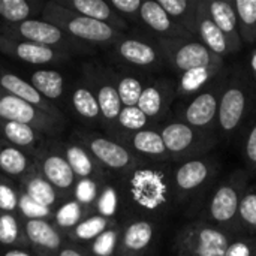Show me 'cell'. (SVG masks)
Returning a JSON list of instances; mask_svg holds the SVG:
<instances>
[{"label":"cell","instance_id":"cell-1","mask_svg":"<svg viewBox=\"0 0 256 256\" xmlns=\"http://www.w3.org/2000/svg\"><path fill=\"white\" fill-rule=\"evenodd\" d=\"M255 98V82L246 68H230L218 111L219 141H231L246 123Z\"/></svg>","mask_w":256,"mask_h":256},{"label":"cell","instance_id":"cell-2","mask_svg":"<svg viewBox=\"0 0 256 256\" xmlns=\"http://www.w3.org/2000/svg\"><path fill=\"white\" fill-rule=\"evenodd\" d=\"M124 189L136 208L162 213L174 201L172 171L160 164L144 160L124 176Z\"/></svg>","mask_w":256,"mask_h":256},{"label":"cell","instance_id":"cell-3","mask_svg":"<svg viewBox=\"0 0 256 256\" xmlns=\"http://www.w3.org/2000/svg\"><path fill=\"white\" fill-rule=\"evenodd\" d=\"M42 20L54 24L69 38L87 46H112L124 33L117 32L111 26L78 15L72 10L64 9L54 0L46 2L42 9Z\"/></svg>","mask_w":256,"mask_h":256},{"label":"cell","instance_id":"cell-4","mask_svg":"<svg viewBox=\"0 0 256 256\" xmlns=\"http://www.w3.org/2000/svg\"><path fill=\"white\" fill-rule=\"evenodd\" d=\"M249 177L248 170L242 168L228 174L212 190L202 212V220L232 234H238L237 214L240 201L249 188Z\"/></svg>","mask_w":256,"mask_h":256},{"label":"cell","instance_id":"cell-5","mask_svg":"<svg viewBox=\"0 0 256 256\" xmlns=\"http://www.w3.org/2000/svg\"><path fill=\"white\" fill-rule=\"evenodd\" d=\"M228 70L230 69L225 68L216 76V80L198 94L180 100V104L174 110L172 117L207 135L218 136V111Z\"/></svg>","mask_w":256,"mask_h":256},{"label":"cell","instance_id":"cell-6","mask_svg":"<svg viewBox=\"0 0 256 256\" xmlns=\"http://www.w3.org/2000/svg\"><path fill=\"white\" fill-rule=\"evenodd\" d=\"M164 138L171 162H186L206 156L219 144V138L207 135L176 117H170L156 126Z\"/></svg>","mask_w":256,"mask_h":256},{"label":"cell","instance_id":"cell-7","mask_svg":"<svg viewBox=\"0 0 256 256\" xmlns=\"http://www.w3.org/2000/svg\"><path fill=\"white\" fill-rule=\"evenodd\" d=\"M234 236L202 219L194 220L176 237L177 256H225Z\"/></svg>","mask_w":256,"mask_h":256},{"label":"cell","instance_id":"cell-8","mask_svg":"<svg viewBox=\"0 0 256 256\" xmlns=\"http://www.w3.org/2000/svg\"><path fill=\"white\" fill-rule=\"evenodd\" d=\"M111 52L124 69L146 75L159 72L165 64L159 42L150 34H123L111 46Z\"/></svg>","mask_w":256,"mask_h":256},{"label":"cell","instance_id":"cell-9","mask_svg":"<svg viewBox=\"0 0 256 256\" xmlns=\"http://www.w3.org/2000/svg\"><path fill=\"white\" fill-rule=\"evenodd\" d=\"M76 141L90 152V154L106 172H116L124 177L144 162V159L138 158L129 147L111 138L110 135L78 132Z\"/></svg>","mask_w":256,"mask_h":256},{"label":"cell","instance_id":"cell-10","mask_svg":"<svg viewBox=\"0 0 256 256\" xmlns=\"http://www.w3.org/2000/svg\"><path fill=\"white\" fill-rule=\"evenodd\" d=\"M158 42L164 54L165 64H168L170 69L177 76L192 69L213 66V64H225L222 57L212 52L195 36L166 39Z\"/></svg>","mask_w":256,"mask_h":256},{"label":"cell","instance_id":"cell-11","mask_svg":"<svg viewBox=\"0 0 256 256\" xmlns=\"http://www.w3.org/2000/svg\"><path fill=\"white\" fill-rule=\"evenodd\" d=\"M0 34L34 42L44 46L58 50L66 54H70V51H86L81 44H78L76 40L69 38L64 32H62L58 27L42 18L40 20L30 18L18 24H2Z\"/></svg>","mask_w":256,"mask_h":256},{"label":"cell","instance_id":"cell-12","mask_svg":"<svg viewBox=\"0 0 256 256\" xmlns=\"http://www.w3.org/2000/svg\"><path fill=\"white\" fill-rule=\"evenodd\" d=\"M218 162L208 156L178 164L172 171V190L177 204L188 202L198 196L218 174Z\"/></svg>","mask_w":256,"mask_h":256},{"label":"cell","instance_id":"cell-13","mask_svg":"<svg viewBox=\"0 0 256 256\" xmlns=\"http://www.w3.org/2000/svg\"><path fill=\"white\" fill-rule=\"evenodd\" d=\"M86 80L92 86L99 110H100V122L102 128L111 138L117 129V120L122 112V100L117 92L114 69L104 66H88L86 70Z\"/></svg>","mask_w":256,"mask_h":256},{"label":"cell","instance_id":"cell-14","mask_svg":"<svg viewBox=\"0 0 256 256\" xmlns=\"http://www.w3.org/2000/svg\"><path fill=\"white\" fill-rule=\"evenodd\" d=\"M36 170L44 176V178L54 186L60 196L66 201L74 196V190L78 178L75 177L63 150L58 144L46 146L44 142L38 152L33 154Z\"/></svg>","mask_w":256,"mask_h":256},{"label":"cell","instance_id":"cell-15","mask_svg":"<svg viewBox=\"0 0 256 256\" xmlns=\"http://www.w3.org/2000/svg\"><path fill=\"white\" fill-rule=\"evenodd\" d=\"M176 82L168 76H152L138 100V108L158 126L171 117V108L176 100Z\"/></svg>","mask_w":256,"mask_h":256},{"label":"cell","instance_id":"cell-16","mask_svg":"<svg viewBox=\"0 0 256 256\" xmlns=\"http://www.w3.org/2000/svg\"><path fill=\"white\" fill-rule=\"evenodd\" d=\"M0 122H16L33 126L44 135L57 134L63 123L48 117L33 105L0 90Z\"/></svg>","mask_w":256,"mask_h":256},{"label":"cell","instance_id":"cell-17","mask_svg":"<svg viewBox=\"0 0 256 256\" xmlns=\"http://www.w3.org/2000/svg\"><path fill=\"white\" fill-rule=\"evenodd\" d=\"M0 52L4 54L6 57L28 64H51V63L66 62L70 56L50 46L9 38L4 34H0Z\"/></svg>","mask_w":256,"mask_h":256},{"label":"cell","instance_id":"cell-18","mask_svg":"<svg viewBox=\"0 0 256 256\" xmlns=\"http://www.w3.org/2000/svg\"><path fill=\"white\" fill-rule=\"evenodd\" d=\"M156 225L146 218H132L120 226L116 256H146L154 242Z\"/></svg>","mask_w":256,"mask_h":256},{"label":"cell","instance_id":"cell-19","mask_svg":"<svg viewBox=\"0 0 256 256\" xmlns=\"http://www.w3.org/2000/svg\"><path fill=\"white\" fill-rule=\"evenodd\" d=\"M24 232L28 249L38 256H57L69 243L66 234L52 220H24Z\"/></svg>","mask_w":256,"mask_h":256},{"label":"cell","instance_id":"cell-20","mask_svg":"<svg viewBox=\"0 0 256 256\" xmlns=\"http://www.w3.org/2000/svg\"><path fill=\"white\" fill-rule=\"evenodd\" d=\"M0 90L33 105L39 111L45 112L48 117L63 123V116L52 102H50L44 96H40L27 80L21 78L20 75L14 74L12 70L6 69L3 66H0Z\"/></svg>","mask_w":256,"mask_h":256},{"label":"cell","instance_id":"cell-21","mask_svg":"<svg viewBox=\"0 0 256 256\" xmlns=\"http://www.w3.org/2000/svg\"><path fill=\"white\" fill-rule=\"evenodd\" d=\"M140 22L146 27L150 36L156 40L177 39L192 36L183 26L174 21L158 3V0H146L142 2L140 12Z\"/></svg>","mask_w":256,"mask_h":256},{"label":"cell","instance_id":"cell-22","mask_svg":"<svg viewBox=\"0 0 256 256\" xmlns=\"http://www.w3.org/2000/svg\"><path fill=\"white\" fill-rule=\"evenodd\" d=\"M122 144L129 147L138 158L156 162V164H168L171 162V158L166 152L164 138L156 126L142 129L140 132L130 134L126 136Z\"/></svg>","mask_w":256,"mask_h":256},{"label":"cell","instance_id":"cell-23","mask_svg":"<svg viewBox=\"0 0 256 256\" xmlns=\"http://www.w3.org/2000/svg\"><path fill=\"white\" fill-rule=\"evenodd\" d=\"M60 147L78 180H93L99 184L106 183L108 172L96 162V159L81 142L69 141Z\"/></svg>","mask_w":256,"mask_h":256},{"label":"cell","instance_id":"cell-24","mask_svg":"<svg viewBox=\"0 0 256 256\" xmlns=\"http://www.w3.org/2000/svg\"><path fill=\"white\" fill-rule=\"evenodd\" d=\"M57 4L78 15L105 22L120 33H124L129 24L112 9L110 2L105 0H54Z\"/></svg>","mask_w":256,"mask_h":256},{"label":"cell","instance_id":"cell-25","mask_svg":"<svg viewBox=\"0 0 256 256\" xmlns=\"http://www.w3.org/2000/svg\"><path fill=\"white\" fill-rule=\"evenodd\" d=\"M192 34L202 42L212 52H214L219 57H225L232 52L230 42L220 32V28L214 24L212 20L206 0H198V12L195 20V27Z\"/></svg>","mask_w":256,"mask_h":256},{"label":"cell","instance_id":"cell-26","mask_svg":"<svg viewBox=\"0 0 256 256\" xmlns=\"http://www.w3.org/2000/svg\"><path fill=\"white\" fill-rule=\"evenodd\" d=\"M208 14L214 24L220 28L224 36L231 45L232 52H237L243 46V40L238 32L237 15L232 2L230 0H206Z\"/></svg>","mask_w":256,"mask_h":256},{"label":"cell","instance_id":"cell-27","mask_svg":"<svg viewBox=\"0 0 256 256\" xmlns=\"http://www.w3.org/2000/svg\"><path fill=\"white\" fill-rule=\"evenodd\" d=\"M34 159L24 150L0 138V174L20 182L34 170Z\"/></svg>","mask_w":256,"mask_h":256},{"label":"cell","instance_id":"cell-28","mask_svg":"<svg viewBox=\"0 0 256 256\" xmlns=\"http://www.w3.org/2000/svg\"><path fill=\"white\" fill-rule=\"evenodd\" d=\"M224 69H225V64H213V66H204V68L192 69L186 74H182L180 76H177L176 96L180 100H184L198 94L210 82H213Z\"/></svg>","mask_w":256,"mask_h":256},{"label":"cell","instance_id":"cell-29","mask_svg":"<svg viewBox=\"0 0 256 256\" xmlns=\"http://www.w3.org/2000/svg\"><path fill=\"white\" fill-rule=\"evenodd\" d=\"M44 136L45 135L33 126L16 122H0V138L32 156L45 142Z\"/></svg>","mask_w":256,"mask_h":256},{"label":"cell","instance_id":"cell-30","mask_svg":"<svg viewBox=\"0 0 256 256\" xmlns=\"http://www.w3.org/2000/svg\"><path fill=\"white\" fill-rule=\"evenodd\" d=\"M18 184L24 194H27L32 200H34L36 202H39L48 208L57 210L62 206V202L64 201L60 196V194L54 189V186L51 183H48L36 168L30 174L22 177L18 182Z\"/></svg>","mask_w":256,"mask_h":256},{"label":"cell","instance_id":"cell-31","mask_svg":"<svg viewBox=\"0 0 256 256\" xmlns=\"http://www.w3.org/2000/svg\"><path fill=\"white\" fill-rule=\"evenodd\" d=\"M72 106L75 114L87 124H99L100 122V110L96 99V94L92 88V86L87 82V80L76 82V86L72 88L70 94Z\"/></svg>","mask_w":256,"mask_h":256},{"label":"cell","instance_id":"cell-32","mask_svg":"<svg viewBox=\"0 0 256 256\" xmlns=\"http://www.w3.org/2000/svg\"><path fill=\"white\" fill-rule=\"evenodd\" d=\"M117 92L123 106H136L138 100L142 94V90L152 75H146L141 72H135L130 69L114 70Z\"/></svg>","mask_w":256,"mask_h":256},{"label":"cell","instance_id":"cell-33","mask_svg":"<svg viewBox=\"0 0 256 256\" xmlns=\"http://www.w3.org/2000/svg\"><path fill=\"white\" fill-rule=\"evenodd\" d=\"M116 225H118L117 219H110L98 213H93L87 216L82 222H80L72 231H69L66 237L74 244H90L99 236H102L105 231Z\"/></svg>","mask_w":256,"mask_h":256},{"label":"cell","instance_id":"cell-34","mask_svg":"<svg viewBox=\"0 0 256 256\" xmlns=\"http://www.w3.org/2000/svg\"><path fill=\"white\" fill-rule=\"evenodd\" d=\"M36 92L46 100L52 102L62 99L64 92V78L60 70L56 69H38L30 74L27 80Z\"/></svg>","mask_w":256,"mask_h":256},{"label":"cell","instance_id":"cell-35","mask_svg":"<svg viewBox=\"0 0 256 256\" xmlns=\"http://www.w3.org/2000/svg\"><path fill=\"white\" fill-rule=\"evenodd\" d=\"M0 246L4 249H28L24 220L18 214L0 212Z\"/></svg>","mask_w":256,"mask_h":256},{"label":"cell","instance_id":"cell-36","mask_svg":"<svg viewBox=\"0 0 256 256\" xmlns=\"http://www.w3.org/2000/svg\"><path fill=\"white\" fill-rule=\"evenodd\" d=\"M94 208L86 207L76 200L70 198L62 202V206L56 210L52 222L57 225L58 230H62L64 234L72 231L80 222H82L87 216L93 214Z\"/></svg>","mask_w":256,"mask_h":256},{"label":"cell","instance_id":"cell-37","mask_svg":"<svg viewBox=\"0 0 256 256\" xmlns=\"http://www.w3.org/2000/svg\"><path fill=\"white\" fill-rule=\"evenodd\" d=\"M152 126H154V124L148 120V117L138 106H123L122 112L118 116L117 129H116V134L112 138L117 140L118 142H122L130 134L140 132L142 129L152 128Z\"/></svg>","mask_w":256,"mask_h":256},{"label":"cell","instance_id":"cell-38","mask_svg":"<svg viewBox=\"0 0 256 256\" xmlns=\"http://www.w3.org/2000/svg\"><path fill=\"white\" fill-rule=\"evenodd\" d=\"M158 3L174 21L192 34L198 12V0H158Z\"/></svg>","mask_w":256,"mask_h":256},{"label":"cell","instance_id":"cell-39","mask_svg":"<svg viewBox=\"0 0 256 256\" xmlns=\"http://www.w3.org/2000/svg\"><path fill=\"white\" fill-rule=\"evenodd\" d=\"M238 32L243 44H255L256 42V0H236L232 2Z\"/></svg>","mask_w":256,"mask_h":256},{"label":"cell","instance_id":"cell-40","mask_svg":"<svg viewBox=\"0 0 256 256\" xmlns=\"http://www.w3.org/2000/svg\"><path fill=\"white\" fill-rule=\"evenodd\" d=\"M237 226L238 234L256 236V184H252L246 189L237 214Z\"/></svg>","mask_w":256,"mask_h":256},{"label":"cell","instance_id":"cell-41","mask_svg":"<svg viewBox=\"0 0 256 256\" xmlns=\"http://www.w3.org/2000/svg\"><path fill=\"white\" fill-rule=\"evenodd\" d=\"M34 6L27 0H0V18L4 24H18L30 20Z\"/></svg>","mask_w":256,"mask_h":256},{"label":"cell","instance_id":"cell-42","mask_svg":"<svg viewBox=\"0 0 256 256\" xmlns=\"http://www.w3.org/2000/svg\"><path fill=\"white\" fill-rule=\"evenodd\" d=\"M56 210L48 208L34 200H32L27 194L20 189V200H18V216L22 220H52Z\"/></svg>","mask_w":256,"mask_h":256},{"label":"cell","instance_id":"cell-43","mask_svg":"<svg viewBox=\"0 0 256 256\" xmlns=\"http://www.w3.org/2000/svg\"><path fill=\"white\" fill-rule=\"evenodd\" d=\"M117 208H118V194L116 188L110 184L108 182L100 184V189L94 202V213L110 218V219H116Z\"/></svg>","mask_w":256,"mask_h":256},{"label":"cell","instance_id":"cell-44","mask_svg":"<svg viewBox=\"0 0 256 256\" xmlns=\"http://www.w3.org/2000/svg\"><path fill=\"white\" fill-rule=\"evenodd\" d=\"M20 184L16 180L0 174V212L18 214Z\"/></svg>","mask_w":256,"mask_h":256},{"label":"cell","instance_id":"cell-45","mask_svg":"<svg viewBox=\"0 0 256 256\" xmlns=\"http://www.w3.org/2000/svg\"><path fill=\"white\" fill-rule=\"evenodd\" d=\"M120 238V225H116L99 236L93 243H90L92 256H116Z\"/></svg>","mask_w":256,"mask_h":256},{"label":"cell","instance_id":"cell-46","mask_svg":"<svg viewBox=\"0 0 256 256\" xmlns=\"http://www.w3.org/2000/svg\"><path fill=\"white\" fill-rule=\"evenodd\" d=\"M242 153L248 165V172L250 176H256V118L250 123L243 136Z\"/></svg>","mask_w":256,"mask_h":256},{"label":"cell","instance_id":"cell-47","mask_svg":"<svg viewBox=\"0 0 256 256\" xmlns=\"http://www.w3.org/2000/svg\"><path fill=\"white\" fill-rule=\"evenodd\" d=\"M99 189H100V184L93 180H78L72 198L86 207L94 208V202H96Z\"/></svg>","mask_w":256,"mask_h":256},{"label":"cell","instance_id":"cell-48","mask_svg":"<svg viewBox=\"0 0 256 256\" xmlns=\"http://www.w3.org/2000/svg\"><path fill=\"white\" fill-rule=\"evenodd\" d=\"M225 256H256V238L252 236L236 234Z\"/></svg>","mask_w":256,"mask_h":256},{"label":"cell","instance_id":"cell-49","mask_svg":"<svg viewBox=\"0 0 256 256\" xmlns=\"http://www.w3.org/2000/svg\"><path fill=\"white\" fill-rule=\"evenodd\" d=\"M110 4L126 22L140 21V12L142 6L141 0H111Z\"/></svg>","mask_w":256,"mask_h":256},{"label":"cell","instance_id":"cell-50","mask_svg":"<svg viewBox=\"0 0 256 256\" xmlns=\"http://www.w3.org/2000/svg\"><path fill=\"white\" fill-rule=\"evenodd\" d=\"M57 256H92L88 252L82 250L78 244H74V243H68Z\"/></svg>","mask_w":256,"mask_h":256},{"label":"cell","instance_id":"cell-51","mask_svg":"<svg viewBox=\"0 0 256 256\" xmlns=\"http://www.w3.org/2000/svg\"><path fill=\"white\" fill-rule=\"evenodd\" d=\"M0 256H38L32 249H4Z\"/></svg>","mask_w":256,"mask_h":256},{"label":"cell","instance_id":"cell-52","mask_svg":"<svg viewBox=\"0 0 256 256\" xmlns=\"http://www.w3.org/2000/svg\"><path fill=\"white\" fill-rule=\"evenodd\" d=\"M249 74H250V76H252V80H254L256 86V50L252 51V54L249 57Z\"/></svg>","mask_w":256,"mask_h":256}]
</instances>
